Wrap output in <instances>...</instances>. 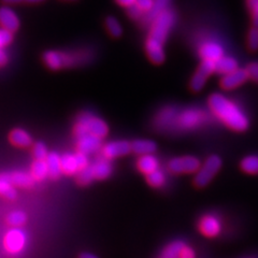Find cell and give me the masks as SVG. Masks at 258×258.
<instances>
[{
	"mask_svg": "<svg viewBox=\"0 0 258 258\" xmlns=\"http://www.w3.org/2000/svg\"><path fill=\"white\" fill-rule=\"evenodd\" d=\"M215 72V62L203 60L195 75L192 76L189 86L192 92H200L205 87L209 77Z\"/></svg>",
	"mask_w": 258,
	"mask_h": 258,
	"instance_id": "obj_10",
	"label": "cell"
},
{
	"mask_svg": "<svg viewBox=\"0 0 258 258\" xmlns=\"http://www.w3.org/2000/svg\"><path fill=\"white\" fill-rule=\"evenodd\" d=\"M245 71L248 79L258 83V62H249L245 68Z\"/></svg>",
	"mask_w": 258,
	"mask_h": 258,
	"instance_id": "obj_37",
	"label": "cell"
},
{
	"mask_svg": "<svg viewBox=\"0 0 258 258\" xmlns=\"http://www.w3.org/2000/svg\"><path fill=\"white\" fill-rule=\"evenodd\" d=\"M199 57L203 60L216 62L225 56V47L223 44L214 39H207L198 46Z\"/></svg>",
	"mask_w": 258,
	"mask_h": 258,
	"instance_id": "obj_8",
	"label": "cell"
},
{
	"mask_svg": "<svg viewBox=\"0 0 258 258\" xmlns=\"http://www.w3.org/2000/svg\"><path fill=\"white\" fill-rule=\"evenodd\" d=\"M102 148V140L94 136H83L77 139V150L85 155H91Z\"/></svg>",
	"mask_w": 258,
	"mask_h": 258,
	"instance_id": "obj_13",
	"label": "cell"
},
{
	"mask_svg": "<svg viewBox=\"0 0 258 258\" xmlns=\"http://www.w3.org/2000/svg\"><path fill=\"white\" fill-rule=\"evenodd\" d=\"M30 174L32 179L37 182L43 181L48 176V169L45 160H35L30 167Z\"/></svg>",
	"mask_w": 258,
	"mask_h": 258,
	"instance_id": "obj_26",
	"label": "cell"
},
{
	"mask_svg": "<svg viewBox=\"0 0 258 258\" xmlns=\"http://www.w3.org/2000/svg\"><path fill=\"white\" fill-rule=\"evenodd\" d=\"M12 184L15 187L21 188H29L35 184V180L32 179L30 172L25 171H14L10 174Z\"/></svg>",
	"mask_w": 258,
	"mask_h": 258,
	"instance_id": "obj_24",
	"label": "cell"
},
{
	"mask_svg": "<svg viewBox=\"0 0 258 258\" xmlns=\"http://www.w3.org/2000/svg\"><path fill=\"white\" fill-rule=\"evenodd\" d=\"M75 137L78 139L83 136H94L99 139L106 138L109 134V126L104 120L90 112H83L78 116L74 127Z\"/></svg>",
	"mask_w": 258,
	"mask_h": 258,
	"instance_id": "obj_5",
	"label": "cell"
},
{
	"mask_svg": "<svg viewBox=\"0 0 258 258\" xmlns=\"http://www.w3.org/2000/svg\"><path fill=\"white\" fill-rule=\"evenodd\" d=\"M248 80L245 68H239L230 74L223 76L221 79V86L226 91H232L235 88L243 85Z\"/></svg>",
	"mask_w": 258,
	"mask_h": 258,
	"instance_id": "obj_12",
	"label": "cell"
},
{
	"mask_svg": "<svg viewBox=\"0 0 258 258\" xmlns=\"http://www.w3.org/2000/svg\"><path fill=\"white\" fill-rule=\"evenodd\" d=\"M92 54L86 50L75 52H59V51H47L43 55V61L47 68L51 70H59L66 67H75L86 63L92 59Z\"/></svg>",
	"mask_w": 258,
	"mask_h": 258,
	"instance_id": "obj_4",
	"label": "cell"
},
{
	"mask_svg": "<svg viewBox=\"0 0 258 258\" xmlns=\"http://www.w3.org/2000/svg\"><path fill=\"white\" fill-rule=\"evenodd\" d=\"M132 152V143L126 140H115L111 141L102 145L101 154L103 158L109 160L113 158H117L120 156H125Z\"/></svg>",
	"mask_w": 258,
	"mask_h": 258,
	"instance_id": "obj_11",
	"label": "cell"
},
{
	"mask_svg": "<svg viewBox=\"0 0 258 258\" xmlns=\"http://www.w3.org/2000/svg\"><path fill=\"white\" fill-rule=\"evenodd\" d=\"M27 243V236L21 228H12L6 233L4 247L8 254L16 256L21 254Z\"/></svg>",
	"mask_w": 258,
	"mask_h": 258,
	"instance_id": "obj_7",
	"label": "cell"
},
{
	"mask_svg": "<svg viewBox=\"0 0 258 258\" xmlns=\"http://www.w3.org/2000/svg\"><path fill=\"white\" fill-rule=\"evenodd\" d=\"M200 161L195 156L174 157L168 163V169L172 173H195L199 170Z\"/></svg>",
	"mask_w": 258,
	"mask_h": 258,
	"instance_id": "obj_9",
	"label": "cell"
},
{
	"mask_svg": "<svg viewBox=\"0 0 258 258\" xmlns=\"http://www.w3.org/2000/svg\"><path fill=\"white\" fill-rule=\"evenodd\" d=\"M106 28L108 30L109 34L114 37V38H118L120 37L123 32V28L122 25H120V23L117 21V19H115L114 16H109V18L106 19Z\"/></svg>",
	"mask_w": 258,
	"mask_h": 258,
	"instance_id": "obj_30",
	"label": "cell"
},
{
	"mask_svg": "<svg viewBox=\"0 0 258 258\" xmlns=\"http://www.w3.org/2000/svg\"><path fill=\"white\" fill-rule=\"evenodd\" d=\"M127 12H128V15L131 16L133 20H136V21L142 20L144 16V13L136 5L133 6L132 8H129V9H127Z\"/></svg>",
	"mask_w": 258,
	"mask_h": 258,
	"instance_id": "obj_40",
	"label": "cell"
},
{
	"mask_svg": "<svg viewBox=\"0 0 258 258\" xmlns=\"http://www.w3.org/2000/svg\"><path fill=\"white\" fill-rule=\"evenodd\" d=\"M186 244L182 241H174L169 244L163 252V258H179L183 248Z\"/></svg>",
	"mask_w": 258,
	"mask_h": 258,
	"instance_id": "obj_28",
	"label": "cell"
},
{
	"mask_svg": "<svg viewBox=\"0 0 258 258\" xmlns=\"http://www.w3.org/2000/svg\"><path fill=\"white\" fill-rule=\"evenodd\" d=\"M223 161L222 158L217 155H211L209 156L205 164L200 166L199 170L196 172L195 179H194V183L197 187H205L212 181L213 177L220 171L222 168Z\"/></svg>",
	"mask_w": 258,
	"mask_h": 258,
	"instance_id": "obj_6",
	"label": "cell"
},
{
	"mask_svg": "<svg viewBox=\"0 0 258 258\" xmlns=\"http://www.w3.org/2000/svg\"><path fill=\"white\" fill-rule=\"evenodd\" d=\"M4 2L7 4H18V3L23 2V0H4Z\"/></svg>",
	"mask_w": 258,
	"mask_h": 258,
	"instance_id": "obj_45",
	"label": "cell"
},
{
	"mask_svg": "<svg viewBox=\"0 0 258 258\" xmlns=\"http://www.w3.org/2000/svg\"><path fill=\"white\" fill-rule=\"evenodd\" d=\"M165 180H166V176H165L164 172L159 170V169L147 175L148 183L151 185L152 187H155V188H159L163 186V185L165 184Z\"/></svg>",
	"mask_w": 258,
	"mask_h": 258,
	"instance_id": "obj_31",
	"label": "cell"
},
{
	"mask_svg": "<svg viewBox=\"0 0 258 258\" xmlns=\"http://www.w3.org/2000/svg\"><path fill=\"white\" fill-rule=\"evenodd\" d=\"M174 23L175 13L170 8L156 16L151 23L149 37L145 41V51L149 58L154 63H161L165 60L164 44L174 26Z\"/></svg>",
	"mask_w": 258,
	"mask_h": 258,
	"instance_id": "obj_2",
	"label": "cell"
},
{
	"mask_svg": "<svg viewBox=\"0 0 258 258\" xmlns=\"http://www.w3.org/2000/svg\"><path fill=\"white\" fill-rule=\"evenodd\" d=\"M92 171L94 174L95 180H106L112 174L113 167L110 160L107 158H98L91 164Z\"/></svg>",
	"mask_w": 258,
	"mask_h": 258,
	"instance_id": "obj_16",
	"label": "cell"
},
{
	"mask_svg": "<svg viewBox=\"0 0 258 258\" xmlns=\"http://www.w3.org/2000/svg\"><path fill=\"white\" fill-rule=\"evenodd\" d=\"M25 2L30 3V4H36V3H41V2H43V0H25Z\"/></svg>",
	"mask_w": 258,
	"mask_h": 258,
	"instance_id": "obj_46",
	"label": "cell"
},
{
	"mask_svg": "<svg viewBox=\"0 0 258 258\" xmlns=\"http://www.w3.org/2000/svg\"><path fill=\"white\" fill-rule=\"evenodd\" d=\"M45 161L48 169V176H50L52 180L59 179L60 175L62 174L60 155L56 152H51L48 153Z\"/></svg>",
	"mask_w": 258,
	"mask_h": 258,
	"instance_id": "obj_17",
	"label": "cell"
},
{
	"mask_svg": "<svg viewBox=\"0 0 258 258\" xmlns=\"http://www.w3.org/2000/svg\"><path fill=\"white\" fill-rule=\"evenodd\" d=\"M171 0H154V6H153V9L144 14L143 16V22L144 24H148L151 25V23L155 20L156 16H158L160 13H163L167 9H169V5H170Z\"/></svg>",
	"mask_w": 258,
	"mask_h": 258,
	"instance_id": "obj_25",
	"label": "cell"
},
{
	"mask_svg": "<svg viewBox=\"0 0 258 258\" xmlns=\"http://www.w3.org/2000/svg\"><path fill=\"white\" fill-rule=\"evenodd\" d=\"M66 2H74V0H66Z\"/></svg>",
	"mask_w": 258,
	"mask_h": 258,
	"instance_id": "obj_47",
	"label": "cell"
},
{
	"mask_svg": "<svg viewBox=\"0 0 258 258\" xmlns=\"http://www.w3.org/2000/svg\"><path fill=\"white\" fill-rule=\"evenodd\" d=\"M8 62V55L5 52V50L0 48V67L5 66V64Z\"/></svg>",
	"mask_w": 258,
	"mask_h": 258,
	"instance_id": "obj_43",
	"label": "cell"
},
{
	"mask_svg": "<svg viewBox=\"0 0 258 258\" xmlns=\"http://www.w3.org/2000/svg\"><path fill=\"white\" fill-rule=\"evenodd\" d=\"M13 40V32L0 28V48H4L9 45Z\"/></svg>",
	"mask_w": 258,
	"mask_h": 258,
	"instance_id": "obj_35",
	"label": "cell"
},
{
	"mask_svg": "<svg viewBox=\"0 0 258 258\" xmlns=\"http://www.w3.org/2000/svg\"><path fill=\"white\" fill-rule=\"evenodd\" d=\"M0 195L10 200H14L18 196V191H16L15 186L12 184L10 174H0Z\"/></svg>",
	"mask_w": 258,
	"mask_h": 258,
	"instance_id": "obj_23",
	"label": "cell"
},
{
	"mask_svg": "<svg viewBox=\"0 0 258 258\" xmlns=\"http://www.w3.org/2000/svg\"><path fill=\"white\" fill-rule=\"evenodd\" d=\"M76 157H77V161H78V166H79V169L80 171L84 170L85 168H87L88 166H90V160H88V156L83 154V153H80V152H77L76 153Z\"/></svg>",
	"mask_w": 258,
	"mask_h": 258,
	"instance_id": "obj_39",
	"label": "cell"
},
{
	"mask_svg": "<svg viewBox=\"0 0 258 258\" xmlns=\"http://www.w3.org/2000/svg\"><path fill=\"white\" fill-rule=\"evenodd\" d=\"M208 113L199 108L165 107L154 118V127L161 133H189L208 123Z\"/></svg>",
	"mask_w": 258,
	"mask_h": 258,
	"instance_id": "obj_1",
	"label": "cell"
},
{
	"mask_svg": "<svg viewBox=\"0 0 258 258\" xmlns=\"http://www.w3.org/2000/svg\"><path fill=\"white\" fill-rule=\"evenodd\" d=\"M137 168L139 171L143 174L148 175L152 172H154L159 169V160L154 155H144L140 156V158L137 161Z\"/></svg>",
	"mask_w": 258,
	"mask_h": 258,
	"instance_id": "obj_18",
	"label": "cell"
},
{
	"mask_svg": "<svg viewBox=\"0 0 258 258\" xmlns=\"http://www.w3.org/2000/svg\"><path fill=\"white\" fill-rule=\"evenodd\" d=\"M208 106L210 111L232 131L244 132L248 128L249 120L244 110L225 95L212 94L209 97Z\"/></svg>",
	"mask_w": 258,
	"mask_h": 258,
	"instance_id": "obj_3",
	"label": "cell"
},
{
	"mask_svg": "<svg viewBox=\"0 0 258 258\" xmlns=\"http://www.w3.org/2000/svg\"><path fill=\"white\" fill-rule=\"evenodd\" d=\"M94 180H95V177H94V174H93V171H92L91 165L88 166L87 168H85L84 170L80 171L77 174V182H78V184L82 185V186H86V185L91 184Z\"/></svg>",
	"mask_w": 258,
	"mask_h": 258,
	"instance_id": "obj_32",
	"label": "cell"
},
{
	"mask_svg": "<svg viewBox=\"0 0 258 258\" xmlns=\"http://www.w3.org/2000/svg\"><path fill=\"white\" fill-rule=\"evenodd\" d=\"M20 27L19 16L9 7L0 8V28L14 32Z\"/></svg>",
	"mask_w": 258,
	"mask_h": 258,
	"instance_id": "obj_15",
	"label": "cell"
},
{
	"mask_svg": "<svg viewBox=\"0 0 258 258\" xmlns=\"http://www.w3.org/2000/svg\"><path fill=\"white\" fill-rule=\"evenodd\" d=\"M10 142L18 148H28L32 144V137L22 128H15L10 133Z\"/></svg>",
	"mask_w": 258,
	"mask_h": 258,
	"instance_id": "obj_19",
	"label": "cell"
},
{
	"mask_svg": "<svg viewBox=\"0 0 258 258\" xmlns=\"http://www.w3.org/2000/svg\"><path fill=\"white\" fill-rule=\"evenodd\" d=\"M199 230L204 236L213 238L220 235L222 225L217 217L213 215H206L199 222Z\"/></svg>",
	"mask_w": 258,
	"mask_h": 258,
	"instance_id": "obj_14",
	"label": "cell"
},
{
	"mask_svg": "<svg viewBox=\"0 0 258 258\" xmlns=\"http://www.w3.org/2000/svg\"><path fill=\"white\" fill-rule=\"evenodd\" d=\"M240 167L247 174H258V155H249L242 159Z\"/></svg>",
	"mask_w": 258,
	"mask_h": 258,
	"instance_id": "obj_27",
	"label": "cell"
},
{
	"mask_svg": "<svg viewBox=\"0 0 258 258\" xmlns=\"http://www.w3.org/2000/svg\"><path fill=\"white\" fill-rule=\"evenodd\" d=\"M247 47L252 52L258 50V28L252 27L247 35Z\"/></svg>",
	"mask_w": 258,
	"mask_h": 258,
	"instance_id": "obj_34",
	"label": "cell"
},
{
	"mask_svg": "<svg viewBox=\"0 0 258 258\" xmlns=\"http://www.w3.org/2000/svg\"><path fill=\"white\" fill-rule=\"evenodd\" d=\"M136 6L144 13H149L154 6V0H136Z\"/></svg>",
	"mask_w": 258,
	"mask_h": 258,
	"instance_id": "obj_38",
	"label": "cell"
},
{
	"mask_svg": "<svg viewBox=\"0 0 258 258\" xmlns=\"http://www.w3.org/2000/svg\"><path fill=\"white\" fill-rule=\"evenodd\" d=\"M79 258H98L96 255L92 254V253H88V252H84V253H81L79 255Z\"/></svg>",
	"mask_w": 258,
	"mask_h": 258,
	"instance_id": "obj_44",
	"label": "cell"
},
{
	"mask_svg": "<svg viewBox=\"0 0 258 258\" xmlns=\"http://www.w3.org/2000/svg\"><path fill=\"white\" fill-rule=\"evenodd\" d=\"M157 150V145L151 140H135L132 142V152L136 155H152Z\"/></svg>",
	"mask_w": 258,
	"mask_h": 258,
	"instance_id": "obj_21",
	"label": "cell"
},
{
	"mask_svg": "<svg viewBox=\"0 0 258 258\" xmlns=\"http://www.w3.org/2000/svg\"><path fill=\"white\" fill-rule=\"evenodd\" d=\"M115 3L120 7L129 9V8H132L136 5V0H115Z\"/></svg>",
	"mask_w": 258,
	"mask_h": 258,
	"instance_id": "obj_42",
	"label": "cell"
},
{
	"mask_svg": "<svg viewBox=\"0 0 258 258\" xmlns=\"http://www.w3.org/2000/svg\"><path fill=\"white\" fill-rule=\"evenodd\" d=\"M239 69V63L238 60L232 57V56L225 55L221 59L215 62V72L216 74H220L222 76H226L230 74V72Z\"/></svg>",
	"mask_w": 258,
	"mask_h": 258,
	"instance_id": "obj_20",
	"label": "cell"
},
{
	"mask_svg": "<svg viewBox=\"0 0 258 258\" xmlns=\"http://www.w3.org/2000/svg\"><path fill=\"white\" fill-rule=\"evenodd\" d=\"M32 154H34L35 160H45L48 155L46 145L43 142L35 143L34 148H32Z\"/></svg>",
	"mask_w": 258,
	"mask_h": 258,
	"instance_id": "obj_33",
	"label": "cell"
},
{
	"mask_svg": "<svg viewBox=\"0 0 258 258\" xmlns=\"http://www.w3.org/2000/svg\"><path fill=\"white\" fill-rule=\"evenodd\" d=\"M248 8L251 11L253 25L258 28V0H248Z\"/></svg>",
	"mask_w": 258,
	"mask_h": 258,
	"instance_id": "obj_36",
	"label": "cell"
},
{
	"mask_svg": "<svg viewBox=\"0 0 258 258\" xmlns=\"http://www.w3.org/2000/svg\"><path fill=\"white\" fill-rule=\"evenodd\" d=\"M27 222V215L23 211H13L7 216V223L13 228H20Z\"/></svg>",
	"mask_w": 258,
	"mask_h": 258,
	"instance_id": "obj_29",
	"label": "cell"
},
{
	"mask_svg": "<svg viewBox=\"0 0 258 258\" xmlns=\"http://www.w3.org/2000/svg\"><path fill=\"white\" fill-rule=\"evenodd\" d=\"M61 171L66 175H77L80 172L76 154L74 153H66L60 156Z\"/></svg>",
	"mask_w": 258,
	"mask_h": 258,
	"instance_id": "obj_22",
	"label": "cell"
},
{
	"mask_svg": "<svg viewBox=\"0 0 258 258\" xmlns=\"http://www.w3.org/2000/svg\"><path fill=\"white\" fill-rule=\"evenodd\" d=\"M179 258H196V254L191 247L186 245L183 248V251L181 252Z\"/></svg>",
	"mask_w": 258,
	"mask_h": 258,
	"instance_id": "obj_41",
	"label": "cell"
}]
</instances>
